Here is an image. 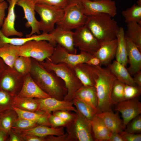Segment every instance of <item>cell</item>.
Segmentation results:
<instances>
[{
  "instance_id": "obj_1",
  "label": "cell",
  "mask_w": 141,
  "mask_h": 141,
  "mask_svg": "<svg viewBox=\"0 0 141 141\" xmlns=\"http://www.w3.org/2000/svg\"><path fill=\"white\" fill-rule=\"evenodd\" d=\"M30 72L33 80L43 91L51 97L64 100L67 89L63 81L54 72L36 62L32 64Z\"/></svg>"
},
{
  "instance_id": "obj_2",
  "label": "cell",
  "mask_w": 141,
  "mask_h": 141,
  "mask_svg": "<svg viewBox=\"0 0 141 141\" xmlns=\"http://www.w3.org/2000/svg\"><path fill=\"white\" fill-rule=\"evenodd\" d=\"M93 66L95 87L97 98L98 113L112 111L111 107L113 104L111 99V93L114 83L116 79L107 68Z\"/></svg>"
},
{
  "instance_id": "obj_3",
  "label": "cell",
  "mask_w": 141,
  "mask_h": 141,
  "mask_svg": "<svg viewBox=\"0 0 141 141\" xmlns=\"http://www.w3.org/2000/svg\"><path fill=\"white\" fill-rule=\"evenodd\" d=\"M87 17L85 25L100 43L116 38L119 27L110 15L100 13Z\"/></svg>"
},
{
  "instance_id": "obj_4",
  "label": "cell",
  "mask_w": 141,
  "mask_h": 141,
  "mask_svg": "<svg viewBox=\"0 0 141 141\" xmlns=\"http://www.w3.org/2000/svg\"><path fill=\"white\" fill-rule=\"evenodd\" d=\"M39 63L47 69L54 72L63 81L67 90L64 100L72 101L76 92L83 85L73 68L64 63H53L48 58Z\"/></svg>"
},
{
  "instance_id": "obj_5",
  "label": "cell",
  "mask_w": 141,
  "mask_h": 141,
  "mask_svg": "<svg viewBox=\"0 0 141 141\" xmlns=\"http://www.w3.org/2000/svg\"><path fill=\"white\" fill-rule=\"evenodd\" d=\"M63 9L64 15L57 25L71 30L85 25L87 17L83 13V5L80 0H69Z\"/></svg>"
},
{
  "instance_id": "obj_6",
  "label": "cell",
  "mask_w": 141,
  "mask_h": 141,
  "mask_svg": "<svg viewBox=\"0 0 141 141\" xmlns=\"http://www.w3.org/2000/svg\"><path fill=\"white\" fill-rule=\"evenodd\" d=\"M55 47L45 40H32L21 45L16 46V49L19 56L32 57L40 62L52 55Z\"/></svg>"
},
{
  "instance_id": "obj_7",
  "label": "cell",
  "mask_w": 141,
  "mask_h": 141,
  "mask_svg": "<svg viewBox=\"0 0 141 141\" xmlns=\"http://www.w3.org/2000/svg\"><path fill=\"white\" fill-rule=\"evenodd\" d=\"M35 10L40 16V30L43 33H49L52 31L55 25L61 20L64 14L63 9L43 3L36 4Z\"/></svg>"
},
{
  "instance_id": "obj_8",
  "label": "cell",
  "mask_w": 141,
  "mask_h": 141,
  "mask_svg": "<svg viewBox=\"0 0 141 141\" xmlns=\"http://www.w3.org/2000/svg\"><path fill=\"white\" fill-rule=\"evenodd\" d=\"M75 114L74 119L65 126L70 141H93L91 121L78 111Z\"/></svg>"
},
{
  "instance_id": "obj_9",
  "label": "cell",
  "mask_w": 141,
  "mask_h": 141,
  "mask_svg": "<svg viewBox=\"0 0 141 141\" xmlns=\"http://www.w3.org/2000/svg\"><path fill=\"white\" fill-rule=\"evenodd\" d=\"M73 37L75 47L92 56L100 46V43L85 25L76 29Z\"/></svg>"
},
{
  "instance_id": "obj_10",
  "label": "cell",
  "mask_w": 141,
  "mask_h": 141,
  "mask_svg": "<svg viewBox=\"0 0 141 141\" xmlns=\"http://www.w3.org/2000/svg\"><path fill=\"white\" fill-rule=\"evenodd\" d=\"M92 56L82 51L78 54H71L57 44L54 47L52 55L48 59L53 63H64L73 67L79 64L86 63Z\"/></svg>"
},
{
  "instance_id": "obj_11",
  "label": "cell",
  "mask_w": 141,
  "mask_h": 141,
  "mask_svg": "<svg viewBox=\"0 0 141 141\" xmlns=\"http://www.w3.org/2000/svg\"><path fill=\"white\" fill-rule=\"evenodd\" d=\"M80 0L83 5V13L87 16L105 13L113 17L117 14L116 4L112 0Z\"/></svg>"
},
{
  "instance_id": "obj_12",
  "label": "cell",
  "mask_w": 141,
  "mask_h": 141,
  "mask_svg": "<svg viewBox=\"0 0 141 141\" xmlns=\"http://www.w3.org/2000/svg\"><path fill=\"white\" fill-rule=\"evenodd\" d=\"M137 98L125 100L116 104L115 110L121 114L124 129L130 121L141 113V103Z\"/></svg>"
},
{
  "instance_id": "obj_13",
  "label": "cell",
  "mask_w": 141,
  "mask_h": 141,
  "mask_svg": "<svg viewBox=\"0 0 141 141\" xmlns=\"http://www.w3.org/2000/svg\"><path fill=\"white\" fill-rule=\"evenodd\" d=\"M36 98L39 103V110L48 114L58 111H73L75 113L78 111L72 101L59 100L52 97Z\"/></svg>"
},
{
  "instance_id": "obj_14",
  "label": "cell",
  "mask_w": 141,
  "mask_h": 141,
  "mask_svg": "<svg viewBox=\"0 0 141 141\" xmlns=\"http://www.w3.org/2000/svg\"><path fill=\"white\" fill-rule=\"evenodd\" d=\"M36 4L33 0H18L16 5L21 7L24 14V18L27 22L25 24L26 27L31 28V33L26 35V37H29L34 34H40L39 21L35 16Z\"/></svg>"
},
{
  "instance_id": "obj_15",
  "label": "cell",
  "mask_w": 141,
  "mask_h": 141,
  "mask_svg": "<svg viewBox=\"0 0 141 141\" xmlns=\"http://www.w3.org/2000/svg\"><path fill=\"white\" fill-rule=\"evenodd\" d=\"M50 33L52 34L56 45L60 46L70 53L77 54V51L74 44V32L72 30L56 25V28Z\"/></svg>"
},
{
  "instance_id": "obj_16",
  "label": "cell",
  "mask_w": 141,
  "mask_h": 141,
  "mask_svg": "<svg viewBox=\"0 0 141 141\" xmlns=\"http://www.w3.org/2000/svg\"><path fill=\"white\" fill-rule=\"evenodd\" d=\"M128 63L127 70L131 75H133L141 69V51L129 38L125 35Z\"/></svg>"
},
{
  "instance_id": "obj_17",
  "label": "cell",
  "mask_w": 141,
  "mask_h": 141,
  "mask_svg": "<svg viewBox=\"0 0 141 141\" xmlns=\"http://www.w3.org/2000/svg\"><path fill=\"white\" fill-rule=\"evenodd\" d=\"M18 1L7 0L9 3L8 14L5 17L1 30L2 33L8 37L15 36L21 37L23 36L22 33L17 31L14 26L16 17L15 8Z\"/></svg>"
},
{
  "instance_id": "obj_18",
  "label": "cell",
  "mask_w": 141,
  "mask_h": 141,
  "mask_svg": "<svg viewBox=\"0 0 141 141\" xmlns=\"http://www.w3.org/2000/svg\"><path fill=\"white\" fill-rule=\"evenodd\" d=\"M116 38L100 43V46L93 56L98 58L101 66H108L115 56L117 47Z\"/></svg>"
},
{
  "instance_id": "obj_19",
  "label": "cell",
  "mask_w": 141,
  "mask_h": 141,
  "mask_svg": "<svg viewBox=\"0 0 141 141\" xmlns=\"http://www.w3.org/2000/svg\"><path fill=\"white\" fill-rule=\"evenodd\" d=\"M17 96L21 97L40 99L51 97L40 88L29 75L25 79Z\"/></svg>"
},
{
  "instance_id": "obj_20",
  "label": "cell",
  "mask_w": 141,
  "mask_h": 141,
  "mask_svg": "<svg viewBox=\"0 0 141 141\" xmlns=\"http://www.w3.org/2000/svg\"><path fill=\"white\" fill-rule=\"evenodd\" d=\"M0 27V47L8 44L15 46H21L32 40H44L47 41L54 45L55 43L51 33H43L39 34H33L25 38H10L4 36L2 32Z\"/></svg>"
},
{
  "instance_id": "obj_21",
  "label": "cell",
  "mask_w": 141,
  "mask_h": 141,
  "mask_svg": "<svg viewBox=\"0 0 141 141\" xmlns=\"http://www.w3.org/2000/svg\"><path fill=\"white\" fill-rule=\"evenodd\" d=\"M96 115L102 120L111 132L121 134L124 131L122 120L117 113L115 114L112 111H107L98 113Z\"/></svg>"
},
{
  "instance_id": "obj_22",
  "label": "cell",
  "mask_w": 141,
  "mask_h": 141,
  "mask_svg": "<svg viewBox=\"0 0 141 141\" xmlns=\"http://www.w3.org/2000/svg\"><path fill=\"white\" fill-rule=\"evenodd\" d=\"M107 68L118 80L125 84L137 86L126 67L116 60L107 66Z\"/></svg>"
},
{
  "instance_id": "obj_23",
  "label": "cell",
  "mask_w": 141,
  "mask_h": 141,
  "mask_svg": "<svg viewBox=\"0 0 141 141\" xmlns=\"http://www.w3.org/2000/svg\"><path fill=\"white\" fill-rule=\"evenodd\" d=\"M74 98L89 105L98 113L97 109V98L95 87L83 85L76 92Z\"/></svg>"
},
{
  "instance_id": "obj_24",
  "label": "cell",
  "mask_w": 141,
  "mask_h": 141,
  "mask_svg": "<svg viewBox=\"0 0 141 141\" xmlns=\"http://www.w3.org/2000/svg\"><path fill=\"white\" fill-rule=\"evenodd\" d=\"M77 77L83 85L95 87L93 66L86 63L78 64L73 67Z\"/></svg>"
},
{
  "instance_id": "obj_25",
  "label": "cell",
  "mask_w": 141,
  "mask_h": 141,
  "mask_svg": "<svg viewBox=\"0 0 141 141\" xmlns=\"http://www.w3.org/2000/svg\"><path fill=\"white\" fill-rule=\"evenodd\" d=\"M16 131L20 134H31L40 137L50 135L59 136L65 133L63 127L54 128L40 125L29 129Z\"/></svg>"
},
{
  "instance_id": "obj_26",
  "label": "cell",
  "mask_w": 141,
  "mask_h": 141,
  "mask_svg": "<svg viewBox=\"0 0 141 141\" xmlns=\"http://www.w3.org/2000/svg\"><path fill=\"white\" fill-rule=\"evenodd\" d=\"M13 109L17 113L18 118L34 121L38 125L51 127L48 119L49 114L40 110L36 112H31L22 110L14 107Z\"/></svg>"
},
{
  "instance_id": "obj_27",
  "label": "cell",
  "mask_w": 141,
  "mask_h": 141,
  "mask_svg": "<svg viewBox=\"0 0 141 141\" xmlns=\"http://www.w3.org/2000/svg\"><path fill=\"white\" fill-rule=\"evenodd\" d=\"M91 122L95 140L98 141H108L111 132L102 120L96 115Z\"/></svg>"
},
{
  "instance_id": "obj_28",
  "label": "cell",
  "mask_w": 141,
  "mask_h": 141,
  "mask_svg": "<svg viewBox=\"0 0 141 141\" xmlns=\"http://www.w3.org/2000/svg\"><path fill=\"white\" fill-rule=\"evenodd\" d=\"M117 47L115 55L116 60L125 67L128 63L125 39V33L124 28L120 27L117 34Z\"/></svg>"
},
{
  "instance_id": "obj_29",
  "label": "cell",
  "mask_w": 141,
  "mask_h": 141,
  "mask_svg": "<svg viewBox=\"0 0 141 141\" xmlns=\"http://www.w3.org/2000/svg\"><path fill=\"white\" fill-rule=\"evenodd\" d=\"M13 107L25 111L36 112L39 110L38 102L36 98L14 97Z\"/></svg>"
},
{
  "instance_id": "obj_30",
  "label": "cell",
  "mask_w": 141,
  "mask_h": 141,
  "mask_svg": "<svg viewBox=\"0 0 141 141\" xmlns=\"http://www.w3.org/2000/svg\"><path fill=\"white\" fill-rule=\"evenodd\" d=\"M19 56L16 46L7 44L0 47V57L10 68L13 67L15 60Z\"/></svg>"
},
{
  "instance_id": "obj_31",
  "label": "cell",
  "mask_w": 141,
  "mask_h": 141,
  "mask_svg": "<svg viewBox=\"0 0 141 141\" xmlns=\"http://www.w3.org/2000/svg\"><path fill=\"white\" fill-rule=\"evenodd\" d=\"M125 35L136 45L141 51V25L136 22L127 24Z\"/></svg>"
},
{
  "instance_id": "obj_32",
  "label": "cell",
  "mask_w": 141,
  "mask_h": 141,
  "mask_svg": "<svg viewBox=\"0 0 141 141\" xmlns=\"http://www.w3.org/2000/svg\"><path fill=\"white\" fill-rule=\"evenodd\" d=\"M121 13L126 23L136 22L141 25V5L134 4Z\"/></svg>"
},
{
  "instance_id": "obj_33",
  "label": "cell",
  "mask_w": 141,
  "mask_h": 141,
  "mask_svg": "<svg viewBox=\"0 0 141 141\" xmlns=\"http://www.w3.org/2000/svg\"><path fill=\"white\" fill-rule=\"evenodd\" d=\"M1 86L5 91L13 96H17L22 86L11 76L8 75L5 76L1 82Z\"/></svg>"
},
{
  "instance_id": "obj_34",
  "label": "cell",
  "mask_w": 141,
  "mask_h": 141,
  "mask_svg": "<svg viewBox=\"0 0 141 141\" xmlns=\"http://www.w3.org/2000/svg\"><path fill=\"white\" fill-rule=\"evenodd\" d=\"M18 117L17 113L13 109L6 110L0 120V129L9 133L13 123Z\"/></svg>"
},
{
  "instance_id": "obj_35",
  "label": "cell",
  "mask_w": 141,
  "mask_h": 141,
  "mask_svg": "<svg viewBox=\"0 0 141 141\" xmlns=\"http://www.w3.org/2000/svg\"><path fill=\"white\" fill-rule=\"evenodd\" d=\"M72 101L78 111L90 121L97 113L91 106L78 99L74 98Z\"/></svg>"
},
{
  "instance_id": "obj_36",
  "label": "cell",
  "mask_w": 141,
  "mask_h": 141,
  "mask_svg": "<svg viewBox=\"0 0 141 141\" xmlns=\"http://www.w3.org/2000/svg\"><path fill=\"white\" fill-rule=\"evenodd\" d=\"M125 84L116 79L114 83L111 97L113 104L125 100L124 90Z\"/></svg>"
},
{
  "instance_id": "obj_37",
  "label": "cell",
  "mask_w": 141,
  "mask_h": 141,
  "mask_svg": "<svg viewBox=\"0 0 141 141\" xmlns=\"http://www.w3.org/2000/svg\"><path fill=\"white\" fill-rule=\"evenodd\" d=\"M32 66L30 58L19 56L15 60L14 66L18 72L25 74L30 72Z\"/></svg>"
},
{
  "instance_id": "obj_38",
  "label": "cell",
  "mask_w": 141,
  "mask_h": 141,
  "mask_svg": "<svg viewBox=\"0 0 141 141\" xmlns=\"http://www.w3.org/2000/svg\"><path fill=\"white\" fill-rule=\"evenodd\" d=\"M38 125L34 121L18 117L13 123L12 128L16 131H19L31 129Z\"/></svg>"
},
{
  "instance_id": "obj_39",
  "label": "cell",
  "mask_w": 141,
  "mask_h": 141,
  "mask_svg": "<svg viewBox=\"0 0 141 141\" xmlns=\"http://www.w3.org/2000/svg\"><path fill=\"white\" fill-rule=\"evenodd\" d=\"M14 97L5 91H0V110L13 109Z\"/></svg>"
},
{
  "instance_id": "obj_40",
  "label": "cell",
  "mask_w": 141,
  "mask_h": 141,
  "mask_svg": "<svg viewBox=\"0 0 141 141\" xmlns=\"http://www.w3.org/2000/svg\"><path fill=\"white\" fill-rule=\"evenodd\" d=\"M141 93V87L125 84L124 90L125 100L137 98Z\"/></svg>"
},
{
  "instance_id": "obj_41",
  "label": "cell",
  "mask_w": 141,
  "mask_h": 141,
  "mask_svg": "<svg viewBox=\"0 0 141 141\" xmlns=\"http://www.w3.org/2000/svg\"><path fill=\"white\" fill-rule=\"evenodd\" d=\"M130 121L127 124L125 132L139 134L141 132V116L140 114Z\"/></svg>"
},
{
  "instance_id": "obj_42",
  "label": "cell",
  "mask_w": 141,
  "mask_h": 141,
  "mask_svg": "<svg viewBox=\"0 0 141 141\" xmlns=\"http://www.w3.org/2000/svg\"><path fill=\"white\" fill-rule=\"evenodd\" d=\"M36 4L43 3L63 9L66 7L69 0H33Z\"/></svg>"
},
{
  "instance_id": "obj_43",
  "label": "cell",
  "mask_w": 141,
  "mask_h": 141,
  "mask_svg": "<svg viewBox=\"0 0 141 141\" xmlns=\"http://www.w3.org/2000/svg\"><path fill=\"white\" fill-rule=\"evenodd\" d=\"M48 119L51 127H65L68 123L59 117L51 113L48 114Z\"/></svg>"
},
{
  "instance_id": "obj_44",
  "label": "cell",
  "mask_w": 141,
  "mask_h": 141,
  "mask_svg": "<svg viewBox=\"0 0 141 141\" xmlns=\"http://www.w3.org/2000/svg\"><path fill=\"white\" fill-rule=\"evenodd\" d=\"M53 114L57 116L68 123L73 120L76 114L70 113L66 111H58L52 112Z\"/></svg>"
},
{
  "instance_id": "obj_45",
  "label": "cell",
  "mask_w": 141,
  "mask_h": 141,
  "mask_svg": "<svg viewBox=\"0 0 141 141\" xmlns=\"http://www.w3.org/2000/svg\"><path fill=\"white\" fill-rule=\"evenodd\" d=\"M125 141H141V134L131 133L124 131L121 133Z\"/></svg>"
},
{
  "instance_id": "obj_46",
  "label": "cell",
  "mask_w": 141,
  "mask_h": 141,
  "mask_svg": "<svg viewBox=\"0 0 141 141\" xmlns=\"http://www.w3.org/2000/svg\"><path fill=\"white\" fill-rule=\"evenodd\" d=\"M56 136L54 135H49L44 137L45 141H70L67 133L62 135Z\"/></svg>"
},
{
  "instance_id": "obj_47",
  "label": "cell",
  "mask_w": 141,
  "mask_h": 141,
  "mask_svg": "<svg viewBox=\"0 0 141 141\" xmlns=\"http://www.w3.org/2000/svg\"><path fill=\"white\" fill-rule=\"evenodd\" d=\"M20 134L22 141H45L44 137H40L31 134Z\"/></svg>"
},
{
  "instance_id": "obj_48",
  "label": "cell",
  "mask_w": 141,
  "mask_h": 141,
  "mask_svg": "<svg viewBox=\"0 0 141 141\" xmlns=\"http://www.w3.org/2000/svg\"><path fill=\"white\" fill-rule=\"evenodd\" d=\"M7 3L5 1L0 2V27L2 26L5 18V10L8 8Z\"/></svg>"
},
{
  "instance_id": "obj_49",
  "label": "cell",
  "mask_w": 141,
  "mask_h": 141,
  "mask_svg": "<svg viewBox=\"0 0 141 141\" xmlns=\"http://www.w3.org/2000/svg\"><path fill=\"white\" fill-rule=\"evenodd\" d=\"M9 141H22L20 134L11 128L9 133Z\"/></svg>"
},
{
  "instance_id": "obj_50",
  "label": "cell",
  "mask_w": 141,
  "mask_h": 141,
  "mask_svg": "<svg viewBox=\"0 0 141 141\" xmlns=\"http://www.w3.org/2000/svg\"><path fill=\"white\" fill-rule=\"evenodd\" d=\"M108 141H125V140L120 133L114 132L111 133Z\"/></svg>"
},
{
  "instance_id": "obj_51",
  "label": "cell",
  "mask_w": 141,
  "mask_h": 141,
  "mask_svg": "<svg viewBox=\"0 0 141 141\" xmlns=\"http://www.w3.org/2000/svg\"><path fill=\"white\" fill-rule=\"evenodd\" d=\"M87 64L94 66H101V62L97 57L92 56L86 63Z\"/></svg>"
},
{
  "instance_id": "obj_52",
  "label": "cell",
  "mask_w": 141,
  "mask_h": 141,
  "mask_svg": "<svg viewBox=\"0 0 141 141\" xmlns=\"http://www.w3.org/2000/svg\"><path fill=\"white\" fill-rule=\"evenodd\" d=\"M133 79L136 85L141 87V71H139L135 73L134 75Z\"/></svg>"
},
{
  "instance_id": "obj_53",
  "label": "cell",
  "mask_w": 141,
  "mask_h": 141,
  "mask_svg": "<svg viewBox=\"0 0 141 141\" xmlns=\"http://www.w3.org/2000/svg\"><path fill=\"white\" fill-rule=\"evenodd\" d=\"M9 136L8 133L0 128V141L6 140Z\"/></svg>"
},
{
  "instance_id": "obj_54",
  "label": "cell",
  "mask_w": 141,
  "mask_h": 141,
  "mask_svg": "<svg viewBox=\"0 0 141 141\" xmlns=\"http://www.w3.org/2000/svg\"><path fill=\"white\" fill-rule=\"evenodd\" d=\"M137 4L141 5V0H138L137 2Z\"/></svg>"
},
{
  "instance_id": "obj_55",
  "label": "cell",
  "mask_w": 141,
  "mask_h": 141,
  "mask_svg": "<svg viewBox=\"0 0 141 141\" xmlns=\"http://www.w3.org/2000/svg\"><path fill=\"white\" fill-rule=\"evenodd\" d=\"M4 1V0H0V2H3Z\"/></svg>"
},
{
  "instance_id": "obj_56",
  "label": "cell",
  "mask_w": 141,
  "mask_h": 141,
  "mask_svg": "<svg viewBox=\"0 0 141 141\" xmlns=\"http://www.w3.org/2000/svg\"></svg>"
}]
</instances>
